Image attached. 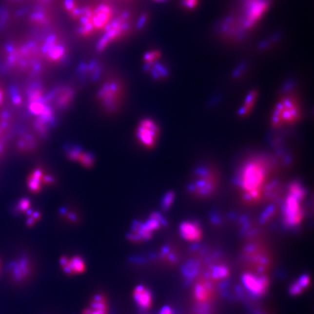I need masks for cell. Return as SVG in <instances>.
<instances>
[{
    "mask_svg": "<svg viewBox=\"0 0 314 314\" xmlns=\"http://www.w3.org/2000/svg\"><path fill=\"white\" fill-rule=\"evenodd\" d=\"M114 19L113 7L107 3L82 7L81 16L78 20L79 23L78 35L87 38L98 32H104Z\"/></svg>",
    "mask_w": 314,
    "mask_h": 314,
    "instance_id": "6da1fadb",
    "label": "cell"
},
{
    "mask_svg": "<svg viewBox=\"0 0 314 314\" xmlns=\"http://www.w3.org/2000/svg\"><path fill=\"white\" fill-rule=\"evenodd\" d=\"M267 169L260 160H251L244 164L237 177V184L242 190L245 201L253 202L260 196Z\"/></svg>",
    "mask_w": 314,
    "mask_h": 314,
    "instance_id": "7a4b0ae2",
    "label": "cell"
},
{
    "mask_svg": "<svg viewBox=\"0 0 314 314\" xmlns=\"http://www.w3.org/2000/svg\"><path fill=\"white\" fill-rule=\"evenodd\" d=\"M217 185V176L214 170L207 166L200 165L194 171L192 180L188 184L187 189L195 196L207 198L214 193Z\"/></svg>",
    "mask_w": 314,
    "mask_h": 314,
    "instance_id": "3957f363",
    "label": "cell"
},
{
    "mask_svg": "<svg viewBox=\"0 0 314 314\" xmlns=\"http://www.w3.org/2000/svg\"><path fill=\"white\" fill-rule=\"evenodd\" d=\"M130 15L124 13L115 17L104 30V35L98 42L96 48L98 52L106 50L111 44L125 36L130 28Z\"/></svg>",
    "mask_w": 314,
    "mask_h": 314,
    "instance_id": "277c9868",
    "label": "cell"
},
{
    "mask_svg": "<svg viewBox=\"0 0 314 314\" xmlns=\"http://www.w3.org/2000/svg\"><path fill=\"white\" fill-rule=\"evenodd\" d=\"M122 94L121 82L118 80H109L101 86L98 92V100L105 111L109 113H114L121 104Z\"/></svg>",
    "mask_w": 314,
    "mask_h": 314,
    "instance_id": "5b68a950",
    "label": "cell"
},
{
    "mask_svg": "<svg viewBox=\"0 0 314 314\" xmlns=\"http://www.w3.org/2000/svg\"><path fill=\"white\" fill-rule=\"evenodd\" d=\"M299 117L297 103L290 98L282 99L275 106L272 117V122L275 127L294 122Z\"/></svg>",
    "mask_w": 314,
    "mask_h": 314,
    "instance_id": "8992f818",
    "label": "cell"
},
{
    "mask_svg": "<svg viewBox=\"0 0 314 314\" xmlns=\"http://www.w3.org/2000/svg\"><path fill=\"white\" fill-rule=\"evenodd\" d=\"M303 199L287 194L282 206V215L284 223L290 227H295L303 220Z\"/></svg>",
    "mask_w": 314,
    "mask_h": 314,
    "instance_id": "52a82bcc",
    "label": "cell"
},
{
    "mask_svg": "<svg viewBox=\"0 0 314 314\" xmlns=\"http://www.w3.org/2000/svg\"><path fill=\"white\" fill-rule=\"evenodd\" d=\"M159 135V129L157 122L152 118H146L139 124L136 136L140 144L151 149L156 145Z\"/></svg>",
    "mask_w": 314,
    "mask_h": 314,
    "instance_id": "ba28073f",
    "label": "cell"
},
{
    "mask_svg": "<svg viewBox=\"0 0 314 314\" xmlns=\"http://www.w3.org/2000/svg\"><path fill=\"white\" fill-rule=\"evenodd\" d=\"M41 53L48 61L58 63L64 59L66 50L64 45L56 37L52 36L43 44Z\"/></svg>",
    "mask_w": 314,
    "mask_h": 314,
    "instance_id": "9c48e42d",
    "label": "cell"
},
{
    "mask_svg": "<svg viewBox=\"0 0 314 314\" xmlns=\"http://www.w3.org/2000/svg\"><path fill=\"white\" fill-rule=\"evenodd\" d=\"M75 92L69 87H59L46 96L47 102H53V104L60 110L67 109L75 98Z\"/></svg>",
    "mask_w": 314,
    "mask_h": 314,
    "instance_id": "30bf717a",
    "label": "cell"
},
{
    "mask_svg": "<svg viewBox=\"0 0 314 314\" xmlns=\"http://www.w3.org/2000/svg\"><path fill=\"white\" fill-rule=\"evenodd\" d=\"M244 287L256 296H260L266 293L268 288V279L264 276H258L253 274H244L242 276Z\"/></svg>",
    "mask_w": 314,
    "mask_h": 314,
    "instance_id": "8fae6325",
    "label": "cell"
},
{
    "mask_svg": "<svg viewBox=\"0 0 314 314\" xmlns=\"http://www.w3.org/2000/svg\"><path fill=\"white\" fill-rule=\"evenodd\" d=\"M60 264L65 273L69 275L81 274L85 269L84 260L80 256H73L72 257L64 256L60 258Z\"/></svg>",
    "mask_w": 314,
    "mask_h": 314,
    "instance_id": "7c38bea8",
    "label": "cell"
},
{
    "mask_svg": "<svg viewBox=\"0 0 314 314\" xmlns=\"http://www.w3.org/2000/svg\"><path fill=\"white\" fill-rule=\"evenodd\" d=\"M181 236L187 241H197L201 238L202 232L197 222L185 221L179 227Z\"/></svg>",
    "mask_w": 314,
    "mask_h": 314,
    "instance_id": "4fadbf2b",
    "label": "cell"
},
{
    "mask_svg": "<svg viewBox=\"0 0 314 314\" xmlns=\"http://www.w3.org/2000/svg\"><path fill=\"white\" fill-rule=\"evenodd\" d=\"M135 302L140 309H148L152 304V292L143 285L137 286L133 293Z\"/></svg>",
    "mask_w": 314,
    "mask_h": 314,
    "instance_id": "5bb4252c",
    "label": "cell"
},
{
    "mask_svg": "<svg viewBox=\"0 0 314 314\" xmlns=\"http://www.w3.org/2000/svg\"><path fill=\"white\" fill-rule=\"evenodd\" d=\"M30 272V262L26 257H22L13 265V277L16 281H23L28 277Z\"/></svg>",
    "mask_w": 314,
    "mask_h": 314,
    "instance_id": "9a60e30c",
    "label": "cell"
},
{
    "mask_svg": "<svg viewBox=\"0 0 314 314\" xmlns=\"http://www.w3.org/2000/svg\"><path fill=\"white\" fill-rule=\"evenodd\" d=\"M107 305L103 296H95L84 314H107Z\"/></svg>",
    "mask_w": 314,
    "mask_h": 314,
    "instance_id": "2e32d148",
    "label": "cell"
},
{
    "mask_svg": "<svg viewBox=\"0 0 314 314\" xmlns=\"http://www.w3.org/2000/svg\"><path fill=\"white\" fill-rule=\"evenodd\" d=\"M43 173L41 170L37 169L29 176L28 186L32 192H39L41 190V182H43Z\"/></svg>",
    "mask_w": 314,
    "mask_h": 314,
    "instance_id": "e0dca14e",
    "label": "cell"
},
{
    "mask_svg": "<svg viewBox=\"0 0 314 314\" xmlns=\"http://www.w3.org/2000/svg\"><path fill=\"white\" fill-rule=\"evenodd\" d=\"M256 99H257V93L255 91L250 92L246 97L244 104L238 109V115L243 117L248 115L254 106Z\"/></svg>",
    "mask_w": 314,
    "mask_h": 314,
    "instance_id": "ac0fdd59",
    "label": "cell"
},
{
    "mask_svg": "<svg viewBox=\"0 0 314 314\" xmlns=\"http://www.w3.org/2000/svg\"><path fill=\"white\" fill-rule=\"evenodd\" d=\"M63 7L72 19L78 20L82 12V7H79L75 0H64Z\"/></svg>",
    "mask_w": 314,
    "mask_h": 314,
    "instance_id": "d6986e66",
    "label": "cell"
},
{
    "mask_svg": "<svg viewBox=\"0 0 314 314\" xmlns=\"http://www.w3.org/2000/svg\"><path fill=\"white\" fill-rule=\"evenodd\" d=\"M65 152H66V157L71 161H78L80 157L84 153L81 146L73 144L66 145V146H65Z\"/></svg>",
    "mask_w": 314,
    "mask_h": 314,
    "instance_id": "ffe728a7",
    "label": "cell"
},
{
    "mask_svg": "<svg viewBox=\"0 0 314 314\" xmlns=\"http://www.w3.org/2000/svg\"><path fill=\"white\" fill-rule=\"evenodd\" d=\"M176 198V194L173 191L166 192L161 198V207L162 210H168L173 205Z\"/></svg>",
    "mask_w": 314,
    "mask_h": 314,
    "instance_id": "44dd1931",
    "label": "cell"
},
{
    "mask_svg": "<svg viewBox=\"0 0 314 314\" xmlns=\"http://www.w3.org/2000/svg\"><path fill=\"white\" fill-rule=\"evenodd\" d=\"M78 162L81 163V165L87 168H90L93 167L95 163V157L93 154L90 152H84L80 157Z\"/></svg>",
    "mask_w": 314,
    "mask_h": 314,
    "instance_id": "7402d4cb",
    "label": "cell"
},
{
    "mask_svg": "<svg viewBox=\"0 0 314 314\" xmlns=\"http://www.w3.org/2000/svg\"><path fill=\"white\" fill-rule=\"evenodd\" d=\"M160 56H161V54L157 50H152V51L146 53V54L144 55V57H143V60L146 63V66L152 65L154 62L156 61L159 59Z\"/></svg>",
    "mask_w": 314,
    "mask_h": 314,
    "instance_id": "603a6c76",
    "label": "cell"
},
{
    "mask_svg": "<svg viewBox=\"0 0 314 314\" xmlns=\"http://www.w3.org/2000/svg\"><path fill=\"white\" fill-rule=\"evenodd\" d=\"M209 291L204 285L198 284L195 289V296L198 301H204L208 297Z\"/></svg>",
    "mask_w": 314,
    "mask_h": 314,
    "instance_id": "cb8c5ba5",
    "label": "cell"
},
{
    "mask_svg": "<svg viewBox=\"0 0 314 314\" xmlns=\"http://www.w3.org/2000/svg\"><path fill=\"white\" fill-rule=\"evenodd\" d=\"M228 273H229L228 269L225 266H216L213 269L212 275L216 279H220V278H225V277L227 276Z\"/></svg>",
    "mask_w": 314,
    "mask_h": 314,
    "instance_id": "d4e9b609",
    "label": "cell"
},
{
    "mask_svg": "<svg viewBox=\"0 0 314 314\" xmlns=\"http://www.w3.org/2000/svg\"><path fill=\"white\" fill-rule=\"evenodd\" d=\"M32 20L36 24L45 25L48 23V18H47V15L44 14L41 12H38V13L32 15Z\"/></svg>",
    "mask_w": 314,
    "mask_h": 314,
    "instance_id": "484cf974",
    "label": "cell"
},
{
    "mask_svg": "<svg viewBox=\"0 0 314 314\" xmlns=\"http://www.w3.org/2000/svg\"><path fill=\"white\" fill-rule=\"evenodd\" d=\"M275 207L274 205H270L263 211L261 216V222H266L269 220L275 214Z\"/></svg>",
    "mask_w": 314,
    "mask_h": 314,
    "instance_id": "4316f807",
    "label": "cell"
},
{
    "mask_svg": "<svg viewBox=\"0 0 314 314\" xmlns=\"http://www.w3.org/2000/svg\"><path fill=\"white\" fill-rule=\"evenodd\" d=\"M29 207H30V201H29V199L26 198H22L19 202L18 210L20 212L28 211V210H29Z\"/></svg>",
    "mask_w": 314,
    "mask_h": 314,
    "instance_id": "83f0119b",
    "label": "cell"
},
{
    "mask_svg": "<svg viewBox=\"0 0 314 314\" xmlns=\"http://www.w3.org/2000/svg\"><path fill=\"white\" fill-rule=\"evenodd\" d=\"M40 217H41V215H40L39 212H35V213H33L31 212L30 216H29V217L27 220L28 226H34V225L35 224V223L39 220Z\"/></svg>",
    "mask_w": 314,
    "mask_h": 314,
    "instance_id": "f1b7e54d",
    "label": "cell"
},
{
    "mask_svg": "<svg viewBox=\"0 0 314 314\" xmlns=\"http://www.w3.org/2000/svg\"><path fill=\"white\" fill-rule=\"evenodd\" d=\"M303 290L304 289L299 284L297 281H296V282L293 283L290 287V293L293 295H297V294H300Z\"/></svg>",
    "mask_w": 314,
    "mask_h": 314,
    "instance_id": "f546056e",
    "label": "cell"
},
{
    "mask_svg": "<svg viewBox=\"0 0 314 314\" xmlns=\"http://www.w3.org/2000/svg\"><path fill=\"white\" fill-rule=\"evenodd\" d=\"M297 282L303 289L306 288L310 284V278H309V275H301Z\"/></svg>",
    "mask_w": 314,
    "mask_h": 314,
    "instance_id": "4dcf8cb0",
    "label": "cell"
},
{
    "mask_svg": "<svg viewBox=\"0 0 314 314\" xmlns=\"http://www.w3.org/2000/svg\"><path fill=\"white\" fill-rule=\"evenodd\" d=\"M183 4L187 8H193L197 4V0H183Z\"/></svg>",
    "mask_w": 314,
    "mask_h": 314,
    "instance_id": "1f68e13d",
    "label": "cell"
},
{
    "mask_svg": "<svg viewBox=\"0 0 314 314\" xmlns=\"http://www.w3.org/2000/svg\"><path fill=\"white\" fill-rule=\"evenodd\" d=\"M158 314H173V310L169 306L162 308Z\"/></svg>",
    "mask_w": 314,
    "mask_h": 314,
    "instance_id": "d6a6232c",
    "label": "cell"
},
{
    "mask_svg": "<svg viewBox=\"0 0 314 314\" xmlns=\"http://www.w3.org/2000/svg\"><path fill=\"white\" fill-rule=\"evenodd\" d=\"M13 100L16 104H20V102H21V98H20V97L19 95H15V96H13Z\"/></svg>",
    "mask_w": 314,
    "mask_h": 314,
    "instance_id": "836d02e7",
    "label": "cell"
},
{
    "mask_svg": "<svg viewBox=\"0 0 314 314\" xmlns=\"http://www.w3.org/2000/svg\"><path fill=\"white\" fill-rule=\"evenodd\" d=\"M3 97H4V96H3L2 91H1V90H0V104H1V102H2Z\"/></svg>",
    "mask_w": 314,
    "mask_h": 314,
    "instance_id": "e575fe53",
    "label": "cell"
},
{
    "mask_svg": "<svg viewBox=\"0 0 314 314\" xmlns=\"http://www.w3.org/2000/svg\"><path fill=\"white\" fill-rule=\"evenodd\" d=\"M156 1H163V0H156Z\"/></svg>",
    "mask_w": 314,
    "mask_h": 314,
    "instance_id": "d590c367",
    "label": "cell"
}]
</instances>
